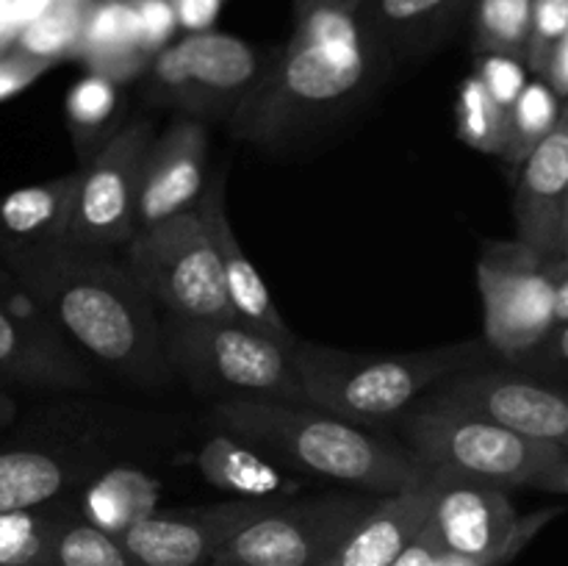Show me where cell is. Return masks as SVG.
Here are the masks:
<instances>
[{"instance_id":"6da1fadb","label":"cell","mask_w":568,"mask_h":566,"mask_svg":"<svg viewBox=\"0 0 568 566\" xmlns=\"http://www.w3.org/2000/svg\"><path fill=\"white\" fill-rule=\"evenodd\" d=\"M361 0H322L294 17L286 48L231 114L233 137L286 153L366 105L394 70L366 39Z\"/></svg>"},{"instance_id":"7a4b0ae2","label":"cell","mask_w":568,"mask_h":566,"mask_svg":"<svg viewBox=\"0 0 568 566\" xmlns=\"http://www.w3.org/2000/svg\"><path fill=\"white\" fill-rule=\"evenodd\" d=\"M0 266L26 286L92 370L144 392L175 383L161 350V311L133 281L120 253L55 242L3 255Z\"/></svg>"},{"instance_id":"3957f363","label":"cell","mask_w":568,"mask_h":566,"mask_svg":"<svg viewBox=\"0 0 568 566\" xmlns=\"http://www.w3.org/2000/svg\"><path fill=\"white\" fill-rule=\"evenodd\" d=\"M211 416L220 431L292 475L342 483L377 497L408 492L430 477L427 466L403 442L311 403L216 400Z\"/></svg>"},{"instance_id":"277c9868","label":"cell","mask_w":568,"mask_h":566,"mask_svg":"<svg viewBox=\"0 0 568 566\" xmlns=\"http://www.w3.org/2000/svg\"><path fill=\"white\" fill-rule=\"evenodd\" d=\"M491 358L483 338L408 353L344 350L297 338L288 350L305 403L366 427L394 422L444 377Z\"/></svg>"},{"instance_id":"5b68a950","label":"cell","mask_w":568,"mask_h":566,"mask_svg":"<svg viewBox=\"0 0 568 566\" xmlns=\"http://www.w3.org/2000/svg\"><path fill=\"white\" fill-rule=\"evenodd\" d=\"M394 422L399 442L430 475L483 483L503 492H568V444L521 436L469 411L438 403L430 394L416 400Z\"/></svg>"},{"instance_id":"8992f818","label":"cell","mask_w":568,"mask_h":566,"mask_svg":"<svg viewBox=\"0 0 568 566\" xmlns=\"http://www.w3.org/2000/svg\"><path fill=\"white\" fill-rule=\"evenodd\" d=\"M483 342L503 364L536 370L566 361L568 255H544L519 239H488L477 259Z\"/></svg>"},{"instance_id":"52a82bcc","label":"cell","mask_w":568,"mask_h":566,"mask_svg":"<svg viewBox=\"0 0 568 566\" xmlns=\"http://www.w3.org/2000/svg\"><path fill=\"white\" fill-rule=\"evenodd\" d=\"M161 350L175 381L200 397L305 403L288 350L239 320L161 314Z\"/></svg>"},{"instance_id":"ba28073f","label":"cell","mask_w":568,"mask_h":566,"mask_svg":"<svg viewBox=\"0 0 568 566\" xmlns=\"http://www.w3.org/2000/svg\"><path fill=\"white\" fill-rule=\"evenodd\" d=\"M272 55L242 37L222 31H192L164 44L144 70V98L178 117L231 120L264 75Z\"/></svg>"},{"instance_id":"9c48e42d","label":"cell","mask_w":568,"mask_h":566,"mask_svg":"<svg viewBox=\"0 0 568 566\" xmlns=\"http://www.w3.org/2000/svg\"><path fill=\"white\" fill-rule=\"evenodd\" d=\"M120 259L161 314L192 320L233 316L214 242L194 209L136 228Z\"/></svg>"},{"instance_id":"30bf717a","label":"cell","mask_w":568,"mask_h":566,"mask_svg":"<svg viewBox=\"0 0 568 566\" xmlns=\"http://www.w3.org/2000/svg\"><path fill=\"white\" fill-rule=\"evenodd\" d=\"M377 494L327 492L314 497H272L211 566H327Z\"/></svg>"},{"instance_id":"8fae6325","label":"cell","mask_w":568,"mask_h":566,"mask_svg":"<svg viewBox=\"0 0 568 566\" xmlns=\"http://www.w3.org/2000/svg\"><path fill=\"white\" fill-rule=\"evenodd\" d=\"M155 139L150 120L120 125V131L78 170L75 198L64 242L120 253L136 233V194L144 155Z\"/></svg>"},{"instance_id":"7c38bea8","label":"cell","mask_w":568,"mask_h":566,"mask_svg":"<svg viewBox=\"0 0 568 566\" xmlns=\"http://www.w3.org/2000/svg\"><path fill=\"white\" fill-rule=\"evenodd\" d=\"M433 400L455 405L521 436L568 444V397L547 372L514 364L469 366L430 388Z\"/></svg>"},{"instance_id":"4fadbf2b","label":"cell","mask_w":568,"mask_h":566,"mask_svg":"<svg viewBox=\"0 0 568 566\" xmlns=\"http://www.w3.org/2000/svg\"><path fill=\"white\" fill-rule=\"evenodd\" d=\"M89 392L98 386L92 366L55 331L37 300L0 266V388Z\"/></svg>"},{"instance_id":"5bb4252c","label":"cell","mask_w":568,"mask_h":566,"mask_svg":"<svg viewBox=\"0 0 568 566\" xmlns=\"http://www.w3.org/2000/svg\"><path fill=\"white\" fill-rule=\"evenodd\" d=\"M433 508L427 530L444 558L466 566H488L508 558L521 542V522L508 492L483 483L433 475Z\"/></svg>"},{"instance_id":"9a60e30c","label":"cell","mask_w":568,"mask_h":566,"mask_svg":"<svg viewBox=\"0 0 568 566\" xmlns=\"http://www.w3.org/2000/svg\"><path fill=\"white\" fill-rule=\"evenodd\" d=\"M266 499L233 497L197 508L150 511L120 533L136 566H211L216 553L242 530Z\"/></svg>"},{"instance_id":"2e32d148","label":"cell","mask_w":568,"mask_h":566,"mask_svg":"<svg viewBox=\"0 0 568 566\" xmlns=\"http://www.w3.org/2000/svg\"><path fill=\"white\" fill-rule=\"evenodd\" d=\"M209 128L192 117H175L155 133L142 164L136 194V228L192 211L205 186Z\"/></svg>"},{"instance_id":"e0dca14e","label":"cell","mask_w":568,"mask_h":566,"mask_svg":"<svg viewBox=\"0 0 568 566\" xmlns=\"http://www.w3.org/2000/svg\"><path fill=\"white\" fill-rule=\"evenodd\" d=\"M516 239L544 255H568V117L516 166Z\"/></svg>"},{"instance_id":"ac0fdd59","label":"cell","mask_w":568,"mask_h":566,"mask_svg":"<svg viewBox=\"0 0 568 566\" xmlns=\"http://www.w3.org/2000/svg\"><path fill=\"white\" fill-rule=\"evenodd\" d=\"M194 211H197L205 231H209L211 242H214L216 259H220V270H222V283H225L227 305H231L233 320L253 327V331H258L261 336L272 338V342H277L281 347L292 350L294 344H297V336H294V331L286 325L281 311H277L264 277L258 275L253 261L247 259V253H244L242 244H239L231 220H227L225 166H220L214 175L205 178V186L203 192H200Z\"/></svg>"},{"instance_id":"d6986e66","label":"cell","mask_w":568,"mask_h":566,"mask_svg":"<svg viewBox=\"0 0 568 566\" xmlns=\"http://www.w3.org/2000/svg\"><path fill=\"white\" fill-rule=\"evenodd\" d=\"M471 0H361L366 39L392 67L419 64L466 26Z\"/></svg>"},{"instance_id":"ffe728a7","label":"cell","mask_w":568,"mask_h":566,"mask_svg":"<svg viewBox=\"0 0 568 566\" xmlns=\"http://www.w3.org/2000/svg\"><path fill=\"white\" fill-rule=\"evenodd\" d=\"M105 466L100 453L53 444L0 447V511H28L59 503L87 486Z\"/></svg>"},{"instance_id":"44dd1931","label":"cell","mask_w":568,"mask_h":566,"mask_svg":"<svg viewBox=\"0 0 568 566\" xmlns=\"http://www.w3.org/2000/svg\"><path fill=\"white\" fill-rule=\"evenodd\" d=\"M433 475L422 486L381 494L353 525L327 566H392L397 555L419 536L433 508Z\"/></svg>"},{"instance_id":"7402d4cb","label":"cell","mask_w":568,"mask_h":566,"mask_svg":"<svg viewBox=\"0 0 568 566\" xmlns=\"http://www.w3.org/2000/svg\"><path fill=\"white\" fill-rule=\"evenodd\" d=\"M78 170L0 194V259L64 242Z\"/></svg>"},{"instance_id":"603a6c76","label":"cell","mask_w":568,"mask_h":566,"mask_svg":"<svg viewBox=\"0 0 568 566\" xmlns=\"http://www.w3.org/2000/svg\"><path fill=\"white\" fill-rule=\"evenodd\" d=\"M150 59L153 55L148 53L139 33L133 0H92L87 6L75 61H81L94 75H103L122 87L139 81Z\"/></svg>"},{"instance_id":"cb8c5ba5","label":"cell","mask_w":568,"mask_h":566,"mask_svg":"<svg viewBox=\"0 0 568 566\" xmlns=\"http://www.w3.org/2000/svg\"><path fill=\"white\" fill-rule=\"evenodd\" d=\"M197 466L211 486L247 499H272L281 494H297L292 472L281 469L255 453L231 433L220 431L200 447Z\"/></svg>"},{"instance_id":"d4e9b609","label":"cell","mask_w":568,"mask_h":566,"mask_svg":"<svg viewBox=\"0 0 568 566\" xmlns=\"http://www.w3.org/2000/svg\"><path fill=\"white\" fill-rule=\"evenodd\" d=\"M44 566H136L120 536L83 516L72 497L50 505Z\"/></svg>"},{"instance_id":"484cf974","label":"cell","mask_w":568,"mask_h":566,"mask_svg":"<svg viewBox=\"0 0 568 566\" xmlns=\"http://www.w3.org/2000/svg\"><path fill=\"white\" fill-rule=\"evenodd\" d=\"M566 117V103L538 78H530L514 105L508 109L505 120V144L503 159L508 166H519L544 139L549 137L555 125Z\"/></svg>"},{"instance_id":"4316f807","label":"cell","mask_w":568,"mask_h":566,"mask_svg":"<svg viewBox=\"0 0 568 566\" xmlns=\"http://www.w3.org/2000/svg\"><path fill=\"white\" fill-rule=\"evenodd\" d=\"M120 109V87L103 75L89 72L67 94V120L83 161L92 159L120 128H114Z\"/></svg>"},{"instance_id":"83f0119b","label":"cell","mask_w":568,"mask_h":566,"mask_svg":"<svg viewBox=\"0 0 568 566\" xmlns=\"http://www.w3.org/2000/svg\"><path fill=\"white\" fill-rule=\"evenodd\" d=\"M532 0H471L466 28L475 55L525 59Z\"/></svg>"},{"instance_id":"f1b7e54d","label":"cell","mask_w":568,"mask_h":566,"mask_svg":"<svg viewBox=\"0 0 568 566\" xmlns=\"http://www.w3.org/2000/svg\"><path fill=\"white\" fill-rule=\"evenodd\" d=\"M87 505H78L87 519L120 536L128 525L155 511L153 486L133 472H105L98 483H87Z\"/></svg>"},{"instance_id":"f546056e","label":"cell","mask_w":568,"mask_h":566,"mask_svg":"<svg viewBox=\"0 0 568 566\" xmlns=\"http://www.w3.org/2000/svg\"><path fill=\"white\" fill-rule=\"evenodd\" d=\"M87 6L89 3L53 0L33 20L22 22L11 48H17L26 55H33V59L50 61V64L75 61L83 33V20H87Z\"/></svg>"},{"instance_id":"4dcf8cb0","label":"cell","mask_w":568,"mask_h":566,"mask_svg":"<svg viewBox=\"0 0 568 566\" xmlns=\"http://www.w3.org/2000/svg\"><path fill=\"white\" fill-rule=\"evenodd\" d=\"M505 120H508V114L494 103L491 94L483 89V83L471 72L458 89V105H455L458 137L480 153L499 155L505 144Z\"/></svg>"},{"instance_id":"1f68e13d","label":"cell","mask_w":568,"mask_h":566,"mask_svg":"<svg viewBox=\"0 0 568 566\" xmlns=\"http://www.w3.org/2000/svg\"><path fill=\"white\" fill-rule=\"evenodd\" d=\"M50 505L0 511V566H44Z\"/></svg>"},{"instance_id":"d6a6232c","label":"cell","mask_w":568,"mask_h":566,"mask_svg":"<svg viewBox=\"0 0 568 566\" xmlns=\"http://www.w3.org/2000/svg\"><path fill=\"white\" fill-rule=\"evenodd\" d=\"M564 37H568V0H532L525 59H521L532 78H538L549 50Z\"/></svg>"},{"instance_id":"836d02e7","label":"cell","mask_w":568,"mask_h":566,"mask_svg":"<svg viewBox=\"0 0 568 566\" xmlns=\"http://www.w3.org/2000/svg\"><path fill=\"white\" fill-rule=\"evenodd\" d=\"M475 75L505 114L514 105V100L519 98L525 83L530 81V72H527L525 61L514 59V55H477Z\"/></svg>"},{"instance_id":"e575fe53","label":"cell","mask_w":568,"mask_h":566,"mask_svg":"<svg viewBox=\"0 0 568 566\" xmlns=\"http://www.w3.org/2000/svg\"><path fill=\"white\" fill-rule=\"evenodd\" d=\"M133 6H136V22L144 48L150 55H155L164 44H170L172 31H175V6L172 0H133Z\"/></svg>"},{"instance_id":"d590c367","label":"cell","mask_w":568,"mask_h":566,"mask_svg":"<svg viewBox=\"0 0 568 566\" xmlns=\"http://www.w3.org/2000/svg\"><path fill=\"white\" fill-rule=\"evenodd\" d=\"M53 67L55 64H50V61L20 53L17 48L0 50V100H9L14 94H20L22 89L37 83Z\"/></svg>"},{"instance_id":"8d00e7d4","label":"cell","mask_w":568,"mask_h":566,"mask_svg":"<svg viewBox=\"0 0 568 566\" xmlns=\"http://www.w3.org/2000/svg\"><path fill=\"white\" fill-rule=\"evenodd\" d=\"M438 564H447V558H444L436 536H433L425 525L419 530V536H416L414 542L397 555V560H394L392 566H438Z\"/></svg>"},{"instance_id":"74e56055","label":"cell","mask_w":568,"mask_h":566,"mask_svg":"<svg viewBox=\"0 0 568 566\" xmlns=\"http://www.w3.org/2000/svg\"><path fill=\"white\" fill-rule=\"evenodd\" d=\"M538 81L547 83L555 94L566 103L568 94V37L560 39L552 50H549L547 61H544L541 72H538Z\"/></svg>"},{"instance_id":"f35d334b","label":"cell","mask_w":568,"mask_h":566,"mask_svg":"<svg viewBox=\"0 0 568 566\" xmlns=\"http://www.w3.org/2000/svg\"><path fill=\"white\" fill-rule=\"evenodd\" d=\"M17 411H20V405L11 397L9 388H0V427H9L17 420Z\"/></svg>"},{"instance_id":"ab89813d","label":"cell","mask_w":568,"mask_h":566,"mask_svg":"<svg viewBox=\"0 0 568 566\" xmlns=\"http://www.w3.org/2000/svg\"><path fill=\"white\" fill-rule=\"evenodd\" d=\"M316 3H322V0H294V17L303 14V11H308L311 6H316Z\"/></svg>"},{"instance_id":"60d3db41","label":"cell","mask_w":568,"mask_h":566,"mask_svg":"<svg viewBox=\"0 0 568 566\" xmlns=\"http://www.w3.org/2000/svg\"><path fill=\"white\" fill-rule=\"evenodd\" d=\"M64 3H92V0H64Z\"/></svg>"}]
</instances>
